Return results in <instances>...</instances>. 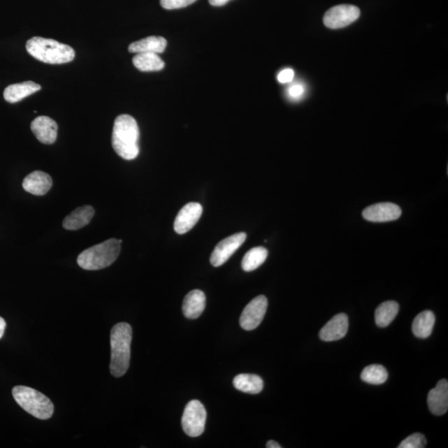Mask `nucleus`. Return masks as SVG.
Masks as SVG:
<instances>
[{
  "instance_id": "1",
  "label": "nucleus",
  "mask_w": 448,
  "mask_h": 448,
  "mask_svg": "<svg viewBox=\"0 0 448 448\" xmlns=\"http://www.w3.org/2000/svg\"><path fill=\"white\" fill-rule=\"evenodd\" d=\"M140 130L135 118L121 115L115 120L113 131V147L119 157L132 161L138 157Z\"/></svg>"
},
{
  "instance_id": "2",
  "label": "nucleus",
  "mask_w": 448,
  "mask_h": 448,
  "mask_svg": "<svg viewBox=\"0 0 448 448\" xmlns=\"http://www.w3.org/2000/svg\"><path fill=\"white\" fill-rule=\"evenodd\" d=\"M132 328L128 323L115 325L110 331V371L115 378L126 374L130 366Z\"/></svg>"
},
{
  "instance_id": "3",
  "label": "nucleus",
  "mask_w": 448,
  "mask_h": 448,
  "mask_svg": "<svg viewBox=\"0 0 448 448\" xmlns=\"http://www.w3.org/2000/svg\"><path fill=\"white\" fill-rule=\"evenodd\" d=\"M29 55L40 62L48 64H64L74 59L75 51L72 47L56 40L34 37L26 43Z\"/></svg>"
},
{
  "instance_id": "4",
  "label": "nucleus",
  "mask_w": 448,
  "mask_h": 448,
  "mask_svg": "<svg viewBox=\"0 0 448 448\" xmlns=\"http://www.w3.org/2000/svg\"><path fill=\"white\" fill-rule=\"evenodd\" d=\"M121 252V243L117 239L110 238L83 251L78 257V263L88 270H101L112 265Z\"/></svg>"
},
{
  "instance_id": "5",
  "label": "nucleus",
  "mask_w": 448,
  "mask_h": 448,
  "mask_svg": "<svg viewBox=\"0 0 448 448\" xmlns=\"http://www.w3.org/2000/svg\"><path fill=\"white\" fill-rule=\"evenodd\" d=\"M12 393L17 405L35 418L47 420L52 416L55 412L53 403L38 390L26 386H16Z\"/></svg>"
},
{
  "instance_id": "6",
  "label": "nucleus",
  "mask_w": 448,
  "mask_h": 448,
  "mask_svg": "<svg viewBox=\"0 0 448 448\" xmlns=\"http://www.w3.org/2000/svg\"><path fill=\"white\" fill-rule=\"evenodd\" d=\"M207 414L205 406L198 400L190 401L182 417V428L188 436L196 438L205 431Z\"/></svg>"
},
{
  "instance_id": "7",
  "label": "nucleus",
  "mask_w": 448,
  "mask_h": 448,
  "mask_svg": "<svg viewBox=\"0 0 448 448\" xmlns=\"http://www.w3.org/2000/svg\"><path fill=\"white\" fill-rule=\"evenodd\" d=\"M361 16V10L352 4H340L330 8L324 16L323 22L327 28L339 29L345 28Z\"/></svg>"
},
{
  "instance_id": "8",
  "label": "nucleus",
  "mask_w": 448,
  "mask_h": 448,
  "mask_svg": "<svg viewBox=\"0 0 448 448\" xmlns=\"http://www.w3.org/2000/svg\"><path fill=\"white\" fill-rule=\"evenodd\" d=\"M247 234L238 233L232 235L217 244L210 256V263L214 267L218 268L227 263L231 256L236 252L244 242L246 241Z\"/></svg>"
},
{
  "instance_id": "9",
  "label": "nucleus",
  "mask_w": 448,
  "mask_h": 448,
  "mask_svg": "<svg viewBox=\"0 0 448 448\" xmlns=\"http://www.w3.org/2000/svg\"><path fill=\"white\" fill-rule=\"evenodd\" d=\"M268 299L259 296L250 301L244 308L240 317V326L245 331H252L263 321L268 309Z\"/></svg>"
},
{
  "instance_id": "10",
  "label": "nucleus",
  "mask_w": 448,
  "mask_h": 448,
  "mask_svg": "<svg viewBox=\"0 0 448 448\" xmlns=\"http://www.w3.org/2000/svg\"><path fill=\"white\" fill-rule=\"evenodd\" d=\"M363 218L374 223L397 220L402 215L401 208L393 203H375L363 211Z\"/></svg>"
},
{
  "instance_id": "11",
  "label": "nucleus",
  "mask_w": 448,
  "mask_h": 448,
  "mask_svg": "<svg viewBox=\"0 0 448 448\" xmlns=\"http://www.w3.org/2000/svg\"><path fill=\"white\" fill-rule=\"evenodd\" d=\"M203 207L201 203H189L181 208L175 220L174 229L177 233L185 234L192 230L201 219Z\"/></svg>"
},
{
  "instance_id": "12",
  "label": "nucleus",
  "mask_w": 448,
  "mask_h": 448,
  "mask_svg": "<svg viewBox=\"0 0 448 448\" xmlns=\"http://www.w3.org/2000/svg\"><path fill=\"white\" fill-rule=\"evenodd\" d=\"M349 329L348 317L345 314L336 315L331 319L320 331V338L324 341H335L344 338Z\"/></svg>"
},
{
  "instance_id": "13",
  "label": "nucleus",
  "mask_w": 448,
  "mask_h": 448,
  "mask_svg": "<svg viewBox=\"0 0 448 448\" xmlns=\"http://www.w3.org/2000/svg\"><path fill=\"white\" fill-rule=\"evenodd\" d=\"M57 124L48 117H38L31 123L32 130L36 138L43 144L52 145L57 137Z\"/></svg>"
},
{
  "instance_id": "14",
  "label": "nucleus",
  "mask_w": 448,
  "mask_h": 448,
  "mask_svg": "<svg viewBox=\"0 0 448 448\" xmlns=\"http://www.w3.org/2000/svg\"><path fill=\"white\" fill-rule=\"evenodd\" d=\"M428 405L432 414L441 416L446 414L448 409V383L447 380L439 381L436 387L428 393Z\"/></svg>"
},
{
  "instance_id": "15",
  "label": "nucleus",
  "mask_w": 448,
  "mask_h": 448,
  "mask_svg": "<svg viewBox=\"0 0 448 448\" xmlns=\"http://www.w3.org/2000/svg\"><path fill=\"white\" fill-rule=\"evenodd\" d=\"M52 180L51 176L43 171H34L31 173L23 181V188L26 192L43 196L50 192L52 188Z\"/></svg>"
},
{
  "instance_id": "16",
  "label": "nucleus",
  "mask_w": 448,
  "mask_h": 448,
  "mask_svg": "<svg viewBox=\"0 0 448 448\" xmlns=\"http://www.w3.org/2000/svg\"><path fill=\"white\" fill-rule=\"evenodd\" d=\"M206 296L201 290L189 291L185 297L183 313L188 319H197L205 309Z\"/></svg>"
},
{
  "instance_id": "17",
  "label": "nucleus",
  "mask_w": 448,
  "mask_h": 448,
  "mask_svg": "<svg viewBox=\"0 0 448 448\" xmlns=\"http://www.w3.org/2000/svg\"><path fill=\"white\" fill-rule=\"evenodd\" d=\"M41 89V86L34 82L12 84L6 88L3 97L8 103H16Z\"/></svg>"
},
{
  "instance_id": "18",
  "label": "nucleus",
  "mask_w": 448,
  "mask_h": 448,
  "mask_svg": "<svg viewBox=\"0 0 448 448\" xmlns=\"http://www.w3.org/2000/svg\"><path fill=\"white\" fill-rule=\"evenodd\" d=\"M95 215V210L92 206L86 205L76 208L66 217L63 226L66 230H78L90 223Z\"/></svg>"
},
{
  "instance_id": "19",
  "label": "nucleus",
  "mask_w": 448,
  "mask_h": 448,
  "mask_svg": "<svg viewBox=\"0 0 448 448\" xmlns=\"http://www.w3.org/2000/svg\"><path fill=\"white\" fill-rule=\"evenodd\" d=\"M133 64L141 72H158L165 68L166 64L157 53H136L133 57Z\"/></svg>"
},
{
  "instance_id": "20",
  "label": "nucleus",
  "mask_w": 448,
  "mask_h": 448,
  "mask_svg": "<svg viewBox=\"0 0 448 448\" xmlns=\"http://www.w3.org/2000/svg\"><path fill=\"white\" fill-rule=\"evenodd\" d=\"M167 46V41L166 38L159 36L147 37L139 41L132 43L129 46V52L132 53L140 52H154L162 53L165 52Z\"/></svg>"
},
{
  "instance_id": "21",
  "label": "nucleus",
  "mask_w": 448,
  "mask_h": 448,
  "mask_svg": "<svg viewBox=\"0 0 448 448\" xmlns=\"http://www.w3.org/2000/svg\"><path fill=\"white\" fill-rule=\"evenodd\" d=\"M434 324H435V315L431 310H424L415 317L412 322V330L418 338L426 339L431 335Z\"/></svg>"
},
{
  "instance_id": "22",
  "label": "nucleus",
  "mask_w": 448,
  "mask_h": 448,
  "mask_svg": "<svg viewBox=\"0 0 448 448\" xmlns=\"http://www.w3.org/2000/svg\"><path fill=\"white\" fill-rule=\"evenodd\" d=\"M234 387L243 393L256 394L263 389V380L256 375L242 374L235 377Z\"/></svg>"
},
{
  "instance_id": "23",
  "label": "nucleus",
  "mask_w": 448,
  "mask_h": 448,
  "mask_svg": "<svg viewBox=\"0 0 448 448\" xmlns=\"http://www.w3.org/2000/svg\"><path fill=\"white\" fill-rule=\"evenodd\" d=\"M399 305L396 301H389L380 304L375 310L376 325L380 327H387L396 319L398 313Z\"/></svg>"
},
{
  "instance_id": "24",
  "label": "nucleus",
  "mask_w": 448,
  "mask_h": 448,
  "mask_svg": "<svg viewBox=\"0 0 448 448\" xmlns=\"http://www.w3.org/2000/svg\"><path fill=\"white\" fill-rule=\"evenodd\" d=\"M268 256L267 248L263 247H256L252 248L243 256L242 261V268L245 272L250 273L259 268L260 266L265 263Z\"/></svg>"
},
{
  "instance_id": "25",
  "label": "nucleus",
  "mask_w": 448,
  "mask_h": 448,
  "mask_svg": "<svg viewBox=\"0 0 448 448\" xmlns=\"http://www.w3.org/2000/svg\"><path fill=\"white\" fill-rule=\"evenodd\" d=\"M361 377L363 382L380 385L384 384L387 381L388 372L382 366L371 365L363 369Z\"/></svg>"
},
{
  "instance_id": "26",
  "label": "nucleus",
  "mask_w": 448,
  "mask_h": 448,
  "mask_svg": "<svg viewBox=\"0 0 448 448\" xmlns=\"http://www.w3.org/2000/svg\"><path fill=\"white\" fill-rule=\"evenodd\" d=\"M427 445V441L422 433H416L405 439L398 448H424Z\"/></svg>"
},
{
  "instance_id": "27",
  "label": "nucleus",
  "mask_w": 448,
  "mask_h": 448,
  "mask_svg": "<svg viewBox=\"0 0 448 448\" xmlns=\"http://www.w3.org/2000/svg\"><path fill=\"white\" fill-rule=\"evenodd\" d=\"M197 0H161V6L166 10H178L194 3Z\"/></svg>"
},
{
  "instance_id": "28",
  "label": "nucleus",
  "mask_w": 448,
  "mask_h": 448,
  "mask_svg": "<svg viewBox=\"0 0 448 448\" xmlns=\"http://www.w3.org/2000/svg\"><path fill=\"white\" fill-rule=\"evenodd\" d=\"M294 71L290 68L284 69L278 74V82L284 84L291 82L294 78Z\"/></svg>"
},
{
  "instance_id": "29",
  "label": "nucleus",
  "mask_w": 448,
  "mask_h": 448,
  "mask_svg": "<svg viewBox=\"0 0 448 448\" xmlns=\"http://www.w3.org/2000/svg\"><path fill=\"white\" fill-rule=\"evenodd\" d=\"M304 88L301 85H294L290 88L289 93L292 97H299L303 95Z\"/></svg>"
},
{
  "instance_id": "30",
  "label": "nucleus",
  "mask_w": 448,
  "mask_h": 448,
  "mask_svg": "<svg viewBox=\"0 0 448 448\" xmlns=\"http://www.w3.org/2000/svg\"><path fill=\"white\" fill-rule=\"evenodd\" d=\"M208 1H210V3L212 6L220 7L227 3L229 0H208Z\"/></svg>"
},
{
  "instance_id": "31",
  "label": "nucleus",
  "mask_w": 448,
  "mask_h": 448,
  "mask_svg": "<svg viewBox=\"0 0 448 448\" xmlns=\"http://www.w3.org/2000/svg\"><path fill=\"white\" fill-rule=\"evenodd\" d=\"M6 322L3 320L2 317H0V339L2 338L4 334V331H6Z\"/></svg>"
},
{
  "instance_id": "32",
  "label": "nucleus",
  "mask_w": 448,
  "mask_h": 448,
  "mask_svg": "<svg viewBox=\"0 0 448 448\" xmlns=\"http://www.w3.org/2000/svg\"><path fill=\"white\" fill-rule=\"evenodd\" d=\"M268 448H281L282 447L278 445L277 442H275L273 440H270L268 442L267 445H266Z\"/></svg>"
}]
</instances>
